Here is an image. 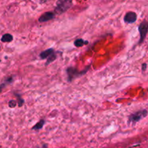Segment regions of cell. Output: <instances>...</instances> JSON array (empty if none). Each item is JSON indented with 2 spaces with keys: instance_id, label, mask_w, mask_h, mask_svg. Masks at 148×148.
Here are the masks:
<instances>
[{
  "instance_id": "6da1fadb",
  "label": "cell",
  "mask_w": 148,
  "mask_h": 148,
  "mask_svg": "<svg viewBox=\"0 0 148 148\" xmlns=\"http://www.w3.org/2000/svg\"><path fill=\"white\" fill-rule=\"evenodd\" d=\"M89 69V67H87V69H85V70L82 71H78L77 69H75V68H73V67H69V68H67V76H68V80L69 82H72V79H75L76 77L79 76H82V75H84L85 73L87 72Z\"/></svg>"
},
{
  "instance_id": "7a4b0ae2",
  "label": "cell",
  "mask_w": 148,
  "mask_h": 148,
  "mask_svg": "<svg viewBox=\"0 0 148 148\" xmlns=\"http://www.w3.org/2000/svg\"><path fill=\"white\" fill-rule=\"evenodd\" d=\"M57 7L55 8V13L57 14H61L63 12H66L72 5V2L70 1H59L57 3Z\"/></svg>"
},
{
  "instance_id": "3957f363",
  "label": "cell",
  "mask_w": 148,
  "mask_h": 148,
  "mask_svg": "<svg viewBox=\"0 0 148 148\" xmlns=\"http://www.w3.org/2000/svg\"><path fill=\"white\" fill-rule=\"evenodd\" d=\"M147 114V111L146 110L140 111H138L135 113H133V114H131L129 116V121L131 123L137 122L139 120H141L144 117H145Z\"/></svg>"
},
{
  "instance_id": "277c9868",
  "label": "cell",
  "mask_w": 148,
  "mask_h": 148,
  "mask_svg": "<svg viewBox=\"0 0 148 148\" xmlns=\"http://www.w3.org/2000/svg\"><path fill=\"white\" fill-rule=\"evenodd\" d=\"M139 33H140V40H139V43H140L145 40L147 33L148 32V23L147 22L144 21L139 25Z\"/></svg>"
},
{
  "instance_id": "5b68a950",
  "label": "cell",
  "mask_w": 148,
  "mask_h": 148,
  "mask_svg": "<svg viewBox=\"0 0 148 148\" xmlns=\"http://www.w3.org/2000/svg\"><path fill=\"white\" fill-rule=\"evenodd\" d=\"M55 17V13H53L52 12H45L44 14L42 15L41 17L38 19V21L40 23H44V22L49 21V20H52Z\"/></svg>"
},
{
  "instance_id": "8992f818",
  "label": "cell",
  "mask_w": 148,
  "mask_h": 148,
  "mask_svg": "<svg viewBox=\"0 0 148 148\" xmlns=\"http://www.w3.org/2000/svg\"><path fill=\"white\" fill-rule=\"evenodd\" d=\"M137 14L134 12H129L124 16V21L127 23H133L136 22Z\"/></svg>"
},
{
  "instance_id": "52a82bcc",
  "label": "cell",
  "mask_w": 148,
  "mask_h": 148,
  "mask_svg": "<svg viewBox=\"0 0 148 148\" xmlns=\"http://www.w3.org/2000/svg\"><path fill=\"white\" fill-rule=\"evenodd\" d=\"M53 53H54V51H53V49H47V50H45L43 51H42L41 53V54H40V57H41V59H47L49 58V57H51Z\"/></svg>"
},
{
  "instance_id": "ba28073f",
  "label": "cell",
  "mask_w": 148,
  "mask_h": 148,
  "mask_svg": "<svg viewBox=\"0 0 148 148\" xmlns=\"http://www.w3.org/2000/svg\"><path fill=\"white\" fill-rule=\"evenodd\" d=\"M13 40V36H12L11 34L6 33L5 35H3V36L1 38V41L2 42H5V43H8V42H11Z\"/></svg>"
},
{
  "instance_id": "9c48e42d",
  "label": "cell",
  "mask_w": 148,
  "mask_h": 148,
  "mask_svg": "<svg viewBox=\"0 0 148 148\" xmlns=\"http://www.w3.org/2000/svg\"><path fill=\"white\" fill-rule=\"evenodd\" d=\"M88 42L85 41L84 40L82 39V38H79V39H77L75 41V45L77 47H81L84 44H87Z\"/></svg>"
},
{
  "instance_id": "30bf717a",
  "label": "cell",
  "mask_w": 148,
  "mask_h": 148,
  "mask_svg": "<svg viewBox=\"0 0 148 148\" xmlns=\"http://www.w3.org/2000/svg\"><path fill=\"white\" fill-rule=\"evenodd\" d=\"M13 81V77H10L7 78V79L5 80V82L4 83H2V85H0V93L2 91V90L4 89V87L6 86L7 84H9V83H11Z\"/></svg>"
},
{
  "instance_id": "8fae6325",
  "label": "cell",
  "mask_w": 148,
  "mask_h": 148,
  "mask_svg": "<svg viewBox=\"0 0 148 148\" xmlns=\"http://www.w3.org/2000/svg\"><path fill=\"white\" fill-rule=\"evenodd\" d=\"M45 124V121L44 120H41V121H40L39 122L37 123L36 124H35L34 127H33V129L34 130H39L41 129L43 127V126Z\"/></svg>"
},
{
  "instance_id": "7c38bea8",
  "label": "cell",
  "mask_w": 148,
  "mask_h": 148,
  "mask_svg": "<svg viewBox=\"0 0 148 148\" xmlns=\"http://www.w3.org/2000/svg\"><path fill=\"white\" fill-rule=\"evenodd\" d=\"M56 59H57V56H56L55 53H53V54L51 56V57H49V58L47 59V61H46V65H48V64H50L51 62H52V61H54Z\"/></svg>"
},
{
  "instance_id": "4fadbf2b",
  "label": "cell",
  "mask_w": 148,
  "mask_h": 148,
  "mask_svg": "<svg viewBox=\"0 0 148 148\" xmlns=\"http://www.w3.org/2000/svg\"><path fill=\"white\" fill-rule=\"evenodd\" d=\"M16 96L17 97V100H18V104H19V106H22L23 105V103H24V101L22 99L21 96L20 95H17V94H15Z\"/></svg>"
},
{
  "instance_id": "5bb4252c",
  "label": "cell",
  "mask_w": 148,
  "mask_h": 148,
  "mask_svg": "<svg viewBox=\"0 0 148 148\" xmlns=\"http://www.w3.org/2000/svg\"><path fill=\"white\" fill-rule=\"evenodd\" d=\"M17 103V101H14V100H12V101H9V107H11V108H14V107L16 106Z\"/></svg>"
},
{
  "instance_id": "9a60e30c",
  "label": "cell",
  "mask_w": 148,
  "mask_h": 148,
  "mask_svg": "<svg viewBox=\"0 0 148 148\" xmlns=\"http://www.w3.org/2000/svg\"><path fill=\"white\" fill-rule=\"evenodd\" d=\"M146 68H147V64H143V65H142V70L145 71V69H146Z\"/></svg>"
}]
</instances>
